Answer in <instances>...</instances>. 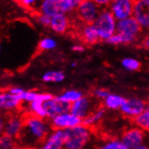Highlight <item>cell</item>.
Wrapping results in <instances>:
<instances>
[{"label":"cell","instance_id":"6da1fadb","mask_svg":"<svg viewBox=\"0 0 149 149\" xmlns=\"http://www.w3.org/2000/svg\"><path fill=\"white\" fill-rule=\"evenodd\" d=\"M21 117L23 119V128L16 141L25 143V146H34L36 144L45 143L48 139V128L43 118L32 111L22 112Z\"/></svg>","mask_w":149,"mask_h":149},{"label":"cell","instance_id":"7a4b0ae2","mask_svg":"<svg viewBox=\"0 0 149 149\" xmlns=\"http://www.w3.org/2000/svg\"><path fill=\"white\" fill-rule=\"evenodd\" d=\"M117 19L109 8H102L93 24L98 31L100 39L108 41L114 33H117Z\"/></svg>","mask_w":149,"mask_h":149},{"label":"cell","instance_id":"3957f363","mask_svg":"<svg viewBox=\"0 0 149 149\" xmlns=\"http://www.w3.org/2000/svg\"><path fill=\"white\" fill-rule=\"evenodd\" d=\"M64 149H82L90 141L89 129L82 125L64 130Z\"/></svg>","mask_w":149,"mask_h":149},{"label":"cell","instance_id":"277c9868","mask_svg":"<svg viewBox=\"0 0 149 149\" xmlns=\"http://www.w3.org/2000/svg\"><path fill=\"white\" fill-rule=\"evenodd\" d=\"M142 31L141 26L133 16L118 21L117 23V33L127 39L128 45L134 42Z\"/></svg>","mask_w":149,"mask_h":149},{"label":"cell","instance_id":"5b68a950","mask_svg":"<svg viewBox=\"0 0 149 149\" xmlns=\"http://www.w3.org/2000/svg\"><path fill=\"white\" fill-rule=\"evenodd\" d=\"M101 8L92 0H83L76 9V16L82 24H93Z\"/></svg>","mask_w":149,"mask_h":149},{"label":"cell","instance_id":"8992f818","mask_svg":"<svg viewBox=\"0 0 149 149\" xmlns=\"http://www.w3.org/2000/svg\"><path fill=\"white\" fill-rule=\"evenodd\" d=\"M136 0H113L108 7L117 21L133 16Z\"/></svg>","mask_w":149,"mask_h":149},{"label":"cell","instance_id":"52a82bcc","mask_svg":"<svg viewBox=\"0 0 149 149\" xmlns=\"http://www.w3.org/2000/svg\"><path fill=\"white\" fill-rule=\"evenodd\" d=\"M92 98V95L89 96V97H81L79 100L73 102L71 109V114L80 118L81 119H84L85 118H87L101 102H93Z\"/></svg>","mask_w":149,"mask_h":149},{"label":"cell","instance_id":"ba28073f","mask_svg":"<svg viewBox=\"0 0 149 149\" xmlns=\"http://www.w3.org/2000/svg\"><path fill=\"white\" fill-rule=\"evenodd\" d=\"M39 13L54 17L61 14H70L71 11L63 0H41Z\"/></svg>","mask_w":149,"mask_h":149},{"label":"cell","instance_id":"9c48e42d","mask_svg":"<svg viewBox=\"0 0 149 149\" xmlns=\"http://www.w3.org/2000/svg\"><path fill=\"white\" fill-rule=\"evenodd\" d=\"M72 103L63 101L60 98H54L42 103L46 118H55L61 114L71 112Z\"/></svg>","mask_w":149,"mask_h":149},{"label":"cell","instance_id":"30bf717a","mask_svg":"<svg viewBox=\"0 0 149 149\" xmlns=\"http://www.w3.org/2000/svg\"><path fill=\"white\" fill-rule=\"evenodd\" d=\"M82 122V119L78 118L72 114L65 113V114H61L57 117L54 118L52 121L51 122L50 127L52 130L58 131L62 129H69L74 127H77L81 125Z\"/></svg>","mask_w":149,"mask_h":149},{"label":"cell","instance_id":"8fae6325","mask_svg":"<svg viewBox=\"0 0 149 149\" xmlns=\"http://www.w3.org/2000/svg\"><path fill=\"white\" fill-rule=\"evenodd\" d=\"M23 100L19 96L12 95L3 90L0 91V109L6 111H16L24 112Z\"/></svg>","mask_w":149,"mask_h":149},{"label":"cell","instance_id":"7c38bea8","mask_svg":"<svg viewBox=\"0 0 149 149\" xmlns=\"http://www.w3.org/2000/svg\"><path fill=\"white\" fill-rule=\"evenodd\" d=\"M133 17L142 30H149V0H136Z\"/></svg>","mask_w":149,"mask_h":149},{"label":"cell","instance_id":"4fadbf2b","mask_svg":"<svg viewBox=\"0 0 149 149\" xmlns=\"http://www.w3.org/2000/svg\"><path fill=\"white\" fill-rule=\"evenodd\" d=\"M145 138V133L141 128H129L125 130L122 134V142L128 149H135L141 146Z\"/></svg>","mask_w":149,"mask_h":149},{"label":"cell","instance_id":"5bb4252c","mask_svg":"<svg viewBox=\"0 0 149 149\" xmlns=\"http://www.w3.org/2000/svg\"><path fill=\"white\" fill-rule=\"evenodd\" d=\"M147 101L141 100H127L121 106V112L128 119L140 115L146 109Z\"/></svg>","mask_w":149,"mask_h":149},{"label":"cell","instance_id":"9a60e30c","mask_svg":"<svg viewBox=\"0 0 149 149\" xmlns=\"http://www.w3.org/2000/svg\"><path fill=\"white\" fill-rule=\"evenodd\" d=\"M79 36L88 45H93L100 40L98 31L93 24H82L79 29Z\"/></svg>","mask_w":149,"mask_h":149},{"label":"cell","instance_id":"2e32d148","mask_svg":"<svg viewBox=\"0 0 149 149\" xmlns=\"http://www.w3.org/2000/svg\"><path fill=\"white\" fill-rule=\"evenodd\" d=\"M70 26H71V20L68 15L61 14L52 17L49 27L54 33L63 34L70 29Z\"/></svg>","mask_w":149,"mask_h":149},{"label":"cell","instance_id":"e0dca14e","mask_svg":"<svg viewBox=\"0 0 149 149\" xmlns=\"http://www.w3.org/2000/svg\"><path fill=\"white\" fill-rule=\"evenodd\" d=\"M65 143L64 131L58 130L52 134L43 144L41 149H63Z\"/></svg>","mask_w":149,"mask_h":149},{"label":"cell","instance_id":"ac0fdd59","mask_svg":"<svg viewBox=\"0 0 149 149\" xmlns=\"http://www.w3.org/2000/svg\"><path fill=\"white\" fill-rule=\"evenodd\" d=\"M131 123L139 127L142 130H146L149 132V106L140 114V115L130 118L129 119Z\"/></svg>","mask_w":149,"mask_h":149},{"label":"cell","instance_id":"d6986e66","mask_svg":"<svg viewBox=\"0 0 149 149\" xmlns=\"http://www.w3.org/2000/svg\"><path fill=\"white\" fill-rule=\"evenodd\" d=\"M16 140L12 136L3 132L0 135V149H13L16 146Z\"/></svg>","mask_w":149,"mask_h":149},{"label":"cell","instance_id":"ffe728a7","mask_svg":"<svg viewBox=\"0 0 149 149\" xmlns=\"http://www.w3.org/2000/svg\"><path fill=\"white\" fill-rule=\"evenodd\" d=\"M127 99H124L119 96L116 95H110L105 100V106L109 109H118L121 108V106L125 103Z\"/></svg>","mask_w":149,"mask_h":149},{"label":"cell","instance_id":"44dd1931","mask_svg":"<svg viewBox=\"0 0 149 149\" xmlns=\"http://www.w3.org/2000/svg\"><path fill=\"white\" fill-rule=\"evenodd\" d=\"M45 102L42 100L36 99L34 100L33 101L30 102V108H31V111L36 114V115L41 117V118H46V114L45 111L43 109V106H42V103Z\"/></svg>","mask_w":149,"mask_h":149},{"label":"cell","instance_id":"7402d4cb","mask_svg":"<svg viewBox=\"0 0 149 149\" xmlns=\"http://www.w3.org/2000/svg\"><path fill=\"white\" fill-rule=\"evenodd\" d=\"M64 73L62 72H49L42 76V81L45 82H59L64 80Z\"/></svg>","mask_w":149,"mask_h":149},{"label":"cell","instance_id":"603a6c76","mask_svg":"<svg viewBox=\"0 0 149 149\" xmlns=\"http://www.w3.org/2000/svg\"><path fill=\"white\" fill-rule=\"evenodd\" d=\"M56 45H57L56 41L54 38L45 37V38H42L39 42V43H38V50L40 52L49 51V50H52L54 48H55Z\"/></svg>","mask_w":149,"mask_h":149},{"label":"cell","instance_id":"cb8c5ba5","mask_svg":"<svg viewBox=\"0 0 149 149\" xmlns=\"http://www.w3.org/2000/svg\"><path fill=\"white\" fill-rule=\"evenodd\" d=\"M82 97V94L79 91H67L65 92L63 96L59 97L61 100H63V101L70 102V103H73L77 100H79Z\"/></svg>","mask_w":149,"mask_h":149},{"label":"cell","instance_id":"d4e9b609","mask_svg":"<svg viewBox=\"0 0 149 149\" xmlns=\"http://www.w3.org/2000/svg\"><path fill=\"white\" fill-rule=\"evenodd\" d=\"M123 66L129 70V71H139L141 69V63L137 60L132 59V58H126L122 61Z\"/></svg>","mask_w":149,"mask_h":149},{"label":"cell","instance_id":"484cf974","mask_svg":"<svg viewBox=\"0 0 149 149\" xmlns=\"http://www.w3.org/2000/svg\"><path fill=\"white\" fill-rule=\"evenodd\" d=\"M97 149H128L127 146L120 141H117V140H111V141L106 145H104L101 147H99Z\"/></svg>","mask_w":149,"mask_h":149},{"label":"cell","instance_id":"4316f807","mask_svg":"<svg viewBox=\"0 0 149 149\" xmlns=\"http://www.w3.org/2000/svg\"><path fill=\"white\" fill-rule=\"evenodd\" d=\"M107 42L111 43V45H128L127 39L123 36H121L120 33H114Z\"/></svg>","mask_w":149,"mask_h":149},{"label":"cell","instance_id":"83f0119b","mask_svg":"<svg viewBox=\"0 0 149 149\" xmlns=\"http://www.w3.org/2000/svg\"><path fill=\"white\" fill-rule=\"evenodd\" d=\"M51 19L52 17L48 16V15H42V14H38L37 16H36V20L37 22L42 25V26H45V27H49L50 26V24H51Z\"/></svg>","mask_w":149,"mask_h":149},{"label":"cell","instance_id":"f1b7e54d","mask_svg":"<svg viewBox=\"0 0 149 149\" xmlns=\"http://www.w3.org/2000/svg\"><path fill=\"white\" fill-rule=\"evenodd\" d=\"M63 1L66 4L71 13H72L73 11H76L78 6L81 5L83 0H63Z\"/></svg>","mask_w":149,"mask_h":149},{"label":"cell","instance_id":"f546056e","mask_svg":"<svg viewBox=\"0 0 149 149\" xmlns=\"http://www.w3.org/2000/svg\"><path fill=\"white\" fill-rule=\"evenodd\" d=\"M91 95L93 97L100 98V99H107L109 96H110V93L108 90L106 89H97L96 91H92Z\"/></svg>","mask_w":149,"mask_h":149},{"label":"cell","instance_id":"4dcf8cb0","mask_svg":"<svg viewBox=\"0 0 149 149\" xmlns=\"http://www.w3.org/2000/svg\"><path fill=\"white\" fill-rule=\"evenodd\" d=\"M17 1L24 7H33L38 3L39 0H17Z\"/></svg>","mask_w":149,"mask_h":149},{"label":"cell","instance_id":"1f68e13d","mask_svg":"<svg viewBox=\"0 0 149 149\" xmlns=\"http://www.w3.org/2000/svg\"><path fill=\"white\" fill-rule=\"evenodd\" d=\"M92 1L95 2L102 9V8H108L113 0H92Z\"/></svg>","mask_w":149,"mask_h":149},{"label":"cell","instance_id":"d6a6232c","mask_svg":"<svg viewBox=\"0 0 149 149\" xmlns=\"http://www.w3.org/2000/svg\"><path fill=\"white\" fill-rule=\"evenodd\" d=\"M5 125H6V118L4 114H1V115H0V135L4 132Z\"/></svg>","mask_w":149,"mask_h":149},{"label":"cell","instance_id":"836d02e7","mask_svg":"<svg viewBox=\"0 0 149 149\" xmlns=\"http://www.w3.org/2000/svg\"><path fill=\"white\" fill-rule=\"evenodd\" d=\"M72 50L74 52H83L84 51V46L81 45H76L72 47Z\"/></svg>","mask_w":149,"mask_h":149},{"label":"cell","instance_id":"e575fe53","mask_svg":"<svg viewBox=\"0 0 149 149\" xmlns=\"http://www.w3.org/2000/svg\"><path fill=\"white\" fill-rule=\"evenodd\" d=\"M143 45L145 47L148 48L149 49V33L146 36V38L144 39V42H143Z\"/></svg>","mask_w":149,"mask_h":149},{"label":"cell","instance_id":"d590c367","mask_svg":"<svg viewBox=\"0 0 149 149\" xmlns=\"http://www.w3.org/2000/svg\"><path fill=\"white\" fill-rule=\"evenodd\" d=\"M135 149H149V148L146 147V146H137V147L135 148Z\"/></svg>","mask_w":149,"mask_h":149},{"label":"cell","instance_id":"8d00e7d4","mask_svg":"<svg viewBox=\"0 0 149 149\" xmlns=\"http://www.w3.org/2000/svg\"><path fill=\"white\" fill-rule=\"evenodd\" d=\"M13 149H24V147H20V146H15V147H14Z\"/></svg>","mask_w":149,"mask_h":149}]
</instances>
